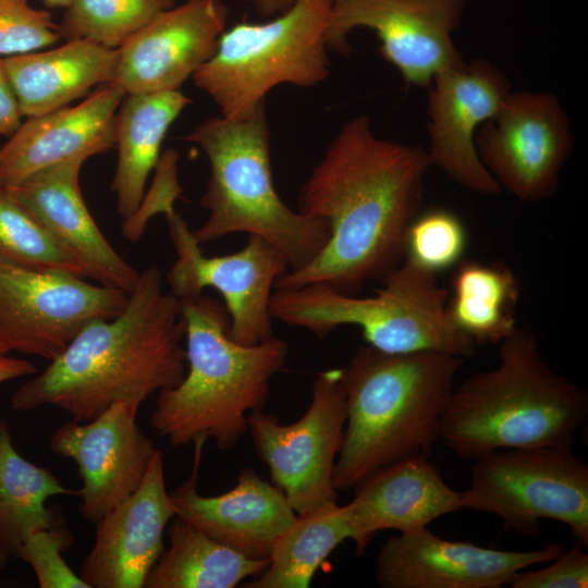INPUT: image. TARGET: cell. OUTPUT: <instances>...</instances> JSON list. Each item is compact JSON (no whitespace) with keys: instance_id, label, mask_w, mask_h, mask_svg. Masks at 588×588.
I'll return each mask as SVG.
<instances>
[{"instance_id":"cell-1","label":"cell","mask_w":588,"mask_h":588,"mask_svg":"<svg viewBox=\"0 0 588 588\" xmlns=\"http://www.w3.org/2000/svg\"><path fill=\"white\" fill-rule=\"evenodd\" d=\"M431 167L422 146L379 138L367 115L347 121L297 201L298 212L327 223L330 238L310 262L279 277L274 290L322 283L354 294L381 281L405 257Z\"/></svg>"},{"instance_id":"cell-2","label":"cell","mask_w":588,"mask_h":588,"mask_svg":"<svg viewBox=\"0 0 588 588\" xmlns=\"http://www.w3.org/2000/svg\"><path fill=\"white\" fill-rule=\"evenodd\" d=\"M181 302L163 290L160 269L139 272L124 310L87 322L65 350L12 395V408L45 405L88 421L117 402L142 405L177 385L186 372Z\"/></svg>"},{"instance_id":"cell-3","label":"cell","mask_w":588,"mask_h":588,"mask_svg":"<svg viewBox=\"0 0 588 588\" xmlns=\"http://www.w3.org/2000/svg\"><path fill=\"white\" fill-rule=\"evenodd\" d=\"M464 358L360 346L342 369L346 421L333 482L355 489L396 462L428 457Z\"/></svg>"},{"instance_id":"cell-4","label":"cell","mask_w":588,"mask_h":588,"mask_svg":"<svg viewBox=\"0 0 588 588\" xmlns=\"http://www.w3.org/2000/svg\"><path fill=\"white\" fill-rule=\"evenodd\" d=\"M498 365L454 385L440 440L464 460L505 449L572 446L588 418V393L543 358L534 332L499 343Z\"/></svg>"},{"instance_id":"cell-5","label":"cell","mask_w":588,"mask_h":588,"mask_svg":"<svg viewBox=\"0 0 588 588\" xmlns=\"http://www.w3.org/2000/svg\"><path fill=\"white\" fill-rule=\"evenodd\" d=\"M180 302L188 370L177 385L159 392L150 425L174 448L205 437L231 450L248 431L247 414L264 409L287 344L275 336L238 344L228 334L223 304L204 295Z\"/></svg>"},{"instance_id":"cell-6","label":"cell","mask_w":588,"mask_h":588,"mask_svg":"<svg viewBox=\"0 0 588 588\" xmlns=\"http://www.w3.org/2000/svg\"><path fill=\"white\" fill-rule=\"evenodd\" d=\"M184 139L199 146L210 164L200 199L209 216L192 230L199 245L254 234L282 253L289 270L304 267L323 249L330 238L327 223L294 211L277 192L265 103L243 119L210 118Z\"/></svg>"},{"instance_id":"cell-7","label":"cell","mask_w":588,"mask_h":588,"mask_svg":"<svg viewBox=\"0 0 588 588\" xmlns=\"http://www.w3.org/2000/svg\"><path fill=\"white\" fill-rule=\"evenodd\" d=\"M373 296L358 297L322 283L275 289L274 319L305 329L319 339L342 326L360 329L367 345L387 353L439 352L471 357L473 340L451 322L449 292L437 274L404 258L381 280Z\"/></svg>"},{"instance_id":"cell-8","label":"cell","mask_w":588,"mask_h":588,"mask_svg":"<svg viewBox=\"0 0 588 588\" xmlns=\"http://www.w3.org/2000/svg\"><path fill=\"white\" fill-rule=\"evenodd\" d=\"M332 0H296L265 23L240 22L220 35L192 76L223 117L243 119L275 86L311 87L330 75L327 29Z\"/></svg>"},{"instance_id":"cell-9","label":"cell","mask_w":588,"mask_h":588,"mask_svg":"<svg viewBox=\"0 0 588 588\" xmlns=\"http://www.w3.org/2000/svg\"><path fill=\"white\" fill-rule=\"evenodd\" d=\"M473 461L462 510L492 514L527 536L539 534L540 520H556L588 547V466L572 446L497 450Z\"/></svg>"},{"instance_id":"cell-10","label":"cell","mask_w":588,"mask_h":588,"mask_svg":"<svg viewBox=\"0 0 588 588\" xmlns=\"http://www.w3.org/2000/svg\"><path fill=\"white\" fill-rule=\"evenodd\" d=\"M341 376V368L318 373L309 406L293 424L262 411L248 415L257 455L296 514L336 503L333 474L346 421Z\"/></svg>"},{"instance_id":"cell-11","label":"cell","mask_w":588,"mask_h":588,"mask_svg":"<svg viewBox=\"0 0 588 588\" xmlns=\"http://www.w3.org/2000/svg\"><path fill=\"white\" fill-rule=\"evenodd\" d=\"M127 302L69 272L0 262V340L10 352L52 360L87 322L117 317Z\"/></svg>"},{"instance_id":"cell-12","label":"cell","mask_w":588,"mask_h":588,"mask_svg":"<svg viewBox=\"0 0 588 588\" xmlns=\"http://www.w3.org/2000/svg\"><path fill=\"white\" fill-rule=\"evenodd\" d=\"M479 159L504 189L522 201L552 197L573 148L566 110L550 91H511L475 137Z\"/></svg>"},{"instance_id":"cell-13","label":"cell","mask_w":588,"mask_h":588,"mask_svg":"<svg viewBox=\"0 0 588 588\" xmlns=\"http://www.w3.org/2000/svg\"><path fill=\"white\" fill-rule=\"evenodd\" d=\"M176 259L167 282L180 301L194 299L207 287L223 298L229 314L228 334L236 343L254 345L273 335L270 302L275 281L290 266L282 253L260 236L224 256H206L186 221L174 210L164 212Z\"/></svg>"},{"instance_id":"cell-14","label":"cell","mask_w":588,"mask_h":588,"mask_svg":"<svg viewBox=\"0 0 588 588\" xmlns=\"http://www.w3.org/2000/svg\"><path fill=\"white\" fill-rule=\"evenodd\" d=\"M468 0H332L327 29L329 50L347 54L348 34L373 30L382 58L407 86L428 88L439 73L465 61L453 35Z\"/></svg>"},{"instance_id":"cell-15","label":"cell","mask_w":588,"mask_h":588,"mask_svg":"<svg viewBox=\"0 0 588 588\" xmlns=\"http://www.w3.org/2000/svg\"><path fill=\"white\" fill-rule=\"evenodd\" d=\"M427 91L431 166L470 192L499 195L502 191L481 163L475 137L512 91L506 74L489 60L475 59L436 75Z\"/></svg>"},{"instance_id":"cell-16","label":"cell","mask_w":588,"mask_h":588,"mask_svg":"<svg viewBox=\"0 0 588 588\" xmlns=\"http://www.w3.org/2000/svg\"><path fill=\"white\" fill-rule=\"evenodd\" d=\"M563 550L560 542L526 551L486 548L426 527L390 536L376 556L375 578L383 588H500Z\"/></svg>"},{"instance_id":"cell-17","label":"cell","mask_w":588,"mask_h":588,"mask_svg":"<svg viewBox=\"0 0 588 588\" xmlns=\"http://www.w3.org/2000/svg\"><path fill=\"white\" fill-rule=\"evenodd\" d=\"M138 408L117 402L91 420L65 422L50 439L53 454L77 465L78 511L90 524L136 491L157 451L137 425Z\"/></svg>"},{"instance_id":"cell-18","label":"cell","mask_w":588,"mask_h":588,"mask_svg":"<svg viewBox=\"0 0 588 588\" xmlns=\"http://www.w3.org/2000/svg\"><path fill=\"white\" fill-rule=\"evenodd\" d=\"M228 7L186 0L159 13L118 48L113 84L125 94L180 90L216 51Z\"/></svg>"},{"instance_id":"cell-19","label":"cell","mask_w":588,"mask_h":588,"mask_svg":"<svg viewBox=\"0 0 588 588\" xmlns=\"http://www.w3.org/2000/svg\"><path fill=\"white\" fill-rule=\"evenodd\" d=\"M157 449L139 487L96 523V538L79 576L89 588H143L176 516Z\"/></svg>"},{"instance_id":"cell-20","label":"cell","mask_w":588,"mask_h":588,"mask_svg":"<svg viewBox=\"0 0 588 588\" xmlns=\"http://www.w3.org/2000/svg\"><path fill=\"white\" fill-rule=\"evenodd\" d=\"M206 441L205 437L194 440L193 470L170 492L176 515L247 558L269 561L274 543L297 514L282 490L252 468L241 470L228 492L201 495L197 486Z\"/></svg>"},{"instance_id":"cell-21","label":"cell","mask_w":588,"mask_h":588,"mask_svg":"<svg viewBox=\"0 0 588 588\" xmlns=\"http://www.w3.org/2000/svg\"><path fill=\"white\" fill-rule=\"evenodd\" d=\"M87 159L76 158L5 188L75 259L84 278L130 294L139 272L105 237L79 188V171Z\"/></svg>"},{"instance_id":"cell-22","label":"cell","mask_w":588,"mask_h":588,"mask_svg":"<svg viewBox=\"0 0 588 588\" xmlns=\"http://www.w3.org/2000/svg\"><path fill=\"white\" fill-rule=\"evenodd\" d=\"M125 95L118 85L103 84L74 107L28 117L0 148V186H15L49 167L112 148Z\"/></svg>"},{"instance_id":"cell-23","label":"cell","mask_w":588,"mask_h":588,"mask_svg":"<svg viewBox=\"0 0 588 588\" xmlns=\"http://www.w3.org/2000/svg\"><path fill=\"white\" fill-rule=\"evenodd\" d=\"M347 504L358 556L380 530L426 528L434 519L462 510L461 491L450 487L426 456L409 457L378 470L355 488Z\"/></svg>"},{"instance_id":"cell-24","label":"cell","mask_w":588,"mask_h":588,"mask_svg":"<svg viewBox=\"0 0 588 588\" xmlns=\"http://www.w3.org/2000/svg\"><path fill=\"white\" fill-rule=\"evenodd\" d=\"M2 59L21 114L28 118L66 107L94 86L112 83L119 54L118 49L72 39L47 51Z\"/></svg>"},{"instance_id":"cell-25","label":"cell","mask_w":588,"mask_h":588,"mask_svg":"<svg viewBox=\"0 0 588 588\" xmlns=\"http://www.w3.org/2000/svg\"><path fill=\"white\" fill-rule=\"evenodd\" d=\"M189 102L180 90L126 94L121 101L114 121L118 162L111 191L124 221L138 209L164 136Z\"/></svg>"},{"instance_id":"cell-26","label":"cell","mask_w":588,"mask_h":588,"mask_svg":"<svg viewBox=\"0 0 588 588\" xmlns=\"http://www.w3.org/2000/svg\"><path fill=\"white\" fill-rule=\"evenodd\" d=\"M78 495L47 468L25 460L14 448L5 420L0 419V544L12 556L34 532L63 524L58 507L47 501Z\"/></svg>"},{"instance_id":"cell-27","label":"cell","mask_w":588,"mask_h":588,"mask_svg":"<svg viewBox=\"0 0 588 588\" xmlns=\"http://www.w3.org/2000/svg\"><path fill=\"white\" fill-rule=\"evenodd\" d=\"M169 539L144 588H234L268 566V560L247 558L179 515L169 527Z\"/></svg>"},{"instance_id":"cell-28","label":"cell","mask_w":588,"mask_h":588,"mask_svg":"<svg viewBox=\"0 0 588 588\" xmlns=\"http://www.w3.org/2000/svg\"><path fill=\"white\" fill-rule=\"evenodd\" d=\"M451 285L448 316L476 345L499 344L516 330L519 282L504 262L461 260Z\"/></svg>"},{"instance_id":"cell-29","label":"cell","mask_w":588,"mask_h":588,"mask_svg":"<svg viewBox=\"0 0 588 588\" xmlns=\"http://www.w3.org/2000/svg\"><path fill=\"white\" fill-rule=\"evenodd\" d=\"M353 537L348 504L297 514L274 543L267 568L246 587L307 588L323 561Z\"/></svg>"},{"instance_id":"cell-30","label":"cell","mask_w":588,"mask_h":588,"mask_svg":"<svg viewBox=\"0 0 588 588\" xmlns=\"http://www.w3.org/2000/svg\"><path fill=\"white\" fill-rule=\"evenodd\" d=\"M175 0H72L59 34L66 40L87 39L118 49Z\"/></svg>"},{"instance_id":"cell-31","label":"cell","mask_w":588,"mask_h":588,"mask_svg":"<svg viewBox=\"0 0 588 588\" xmlns=\"http://www.w3.org/2000/svg\"><path fill=\"white\" fill-rule=\"evenodd\" d=\"M0 262L84 278L75 259L1 186Z\"/></svg>"},{"instance_id":"cell-32","label":"cell","mask_w":588,"mask_h":588,"mask_svg":"<svg viewBox=\"0 0 588 588\" xmlns=\"http://www.w3.org/2000/svg\"><path fill=\"white\" fill-rule=\"evenodd\" d=\"M467 246V232L462 220L443 208L417 215L405 238V257L438 274L457 265Z\"/></svg>"},{"instance_id":"cell-33","label":"cell","mask_w":588,"mask_h":588,"mask_svg":"<svg viewBox=\"0 0 588 588\" xmlns=\"http://www.w3.org/2000/svg\"><path fill=\"white\" fill-rule=\"evenodd\" d=\"M73 541V534L63 523L30 535L15 556L33 567L40 588H89L62 556Z\"/></svg>"},{"instance_id":"cell-34","label":"cell","mask_w":588,"mask_h":588,"mask_svg":"<svg viewBox=\"0 0 588 588\" xmlns=\"http://www.w3.org/2000/svg\"><path fill=\"white\" fill-rule=\"evenodd\" d=\"M61 38L50 12L27 0H0V56L33 52Z\"/></svg>"},{"instance_id":"cell-35","label":"cell","mask_w":588,"mask_h":588,"mask_svg":"<svg viewBox=\"0 0 588 588\" xmlns=\"http://www.w3.org/2000/svg\"><path fill=\"white\" fill-rule=\"evenodd\" d=\"M177 158L174 149H167L156 167L155 182L144 196L136 212L123 223V235L130 241L137 242L142 236L147 220L157 212H166L173 208V203L182 194L177 181Z\"/></svg>"},{"instance_id":"cell-36","label":"cell","mask_w":588,"mask_h":588,"mask_svg":"<svg viewBox=\"0 0 588 588\" xmlns=\"http://www.w3.org/2000/svg\"><path fill=\"white\" fill-rule=\"evenodd\" d=\"M587 548L575 543L569 550L534 571H522L510 583L512 588H586L588 586Z\"/></svg>"},{"instance_id":"cell-37","label":"cell","mask_w":588,"mask_h":588,"mask_svg":"<svg viewBox=\"0 0 588 588\" xmlns=\"http://www.w3.org/2000/svg\"><path fill=\"white\" fill-rule=\"evenodd\" d=\"M21 111L0 58V135L12 136L22 124Z\"/></svg>"},{"instance_id":"cell-38","label":"cell","mask_w":588,"mask_h":588,"mask_svg":"<svg viewBox=\"0 0 588 588\" xmlns=\"http://www.w3.org/2000/svg\"><path fill=\"white\" fill-rule=\"evenodd\" d=\"M35 373L36 367L30 362L9 355L0 356V383Z\"/></svg>"},{"instance_id":"cell-39","label":"cell","mask_w":588,"mask_h":588,"mask_svg":"<svg viewBox=\"0 0 588 588\" xmlns=\"http://www.w3.org/2000/svg\"><path fill=\"white\" fill-rule=\"evenodd\" d=\"M250 1L256 13L262 17L279 15L289 10L296 0H247Z\"/></svg>"},{"instance_id":"cell-40","label":"cell","mask_w":588,"mask_h":588,"mask_svg":"<svg viewBox=\"0 0 588 588\" xmlns=\"http://www.w3.org/2000/svg\"><path fill=\"white\" fill-rule=\"evenodd\" d=\"M46 5L51 8H66L72 0H42Z\"/></svg>"},{"instance_id":"cell-41","label":"cell","mask_w":588,"mask_h":588,"mask_svg":"<svg viewBox=\"0 0 588 588\" xmlns=\"http://www.w3.org/2000/svg\"><path fill=\"white\" fill-rule=\"evenodd\" d=\"M11 555L8 553V551L0 544V571L3 569L9 560H10Z\"/></svg>"},{"instance_id":"cell-42","label":"cell","mask_w":588,"mask_h":588,"mask_svg":"<svg viewBox=\"0 0 588 588\" xmlns=\"http://www.w3.org/2000/svg\"><path fill=\"white\" fill-rule=\"evenodd\" d=\"M10 353V350L8 346L0 340V356L8 355Z\"/></svg>"}]
</instances>
